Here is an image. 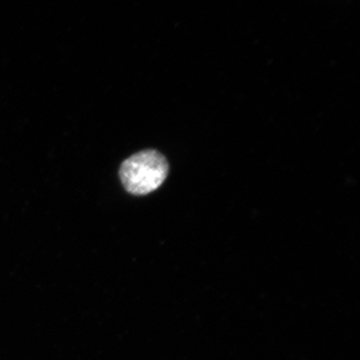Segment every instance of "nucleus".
Here are the masks:
<instances>
[{
	"label": "nucleus",
	"mask_w": 360,
	"mask_h": 360,
	"mask_svg": "<svg viewBox=\"0 0 360 360\" xmlns=\"http://www.w3.org/2000/svg\"><path fill=\"white\" fill-rule=\"evenodd\" d=\"M167 158L156 150H144L122 163L120 175L123 186L134 195H146L160 188L167 179Z\"/></svg>",
	"instance_id": "1"
}]
</instances>
